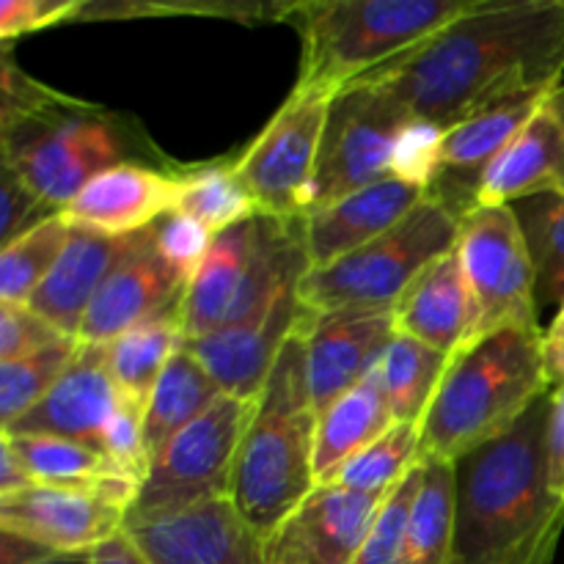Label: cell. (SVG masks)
Listing matches in <instances>:
<instances>
[{"label": "cell", "mask_w": 564, "mask_h": 564, "mask_svg": "<svg viewBox=\"0 0 564 564\" xmlns=\"http://www.w3.org/2000/svg\"><path fill=\"white\" fill-rule=\"evenodd\" d=\"M72 226L61 215L44 220L0 251V303L28 306L69 242Z\"/></svg>", "instance_id": "d6a6232c"}, {"label": "cell", "mask_w": 564, "mask_h": 564, "mask_svg": "<svg viewBox=\"0 0 564 564\" xmlns=\"http://www.w3.org/2000/svg\"><path fill=\"white\" fill-rule=\"evenodd\" d=\"M176 213L198 220L213 235H220L242 220L257 218L259 204L237 176L235 163H218L185 174V191L176 204Z\"/></svg>", "instance_id": "1f68e13d"}, {"label": "cell", "mask_w": 564, "mask_h": 564, "mask_svg": "<svg viewBox=\"0 0 564 564\" xmlns=\"http://www.w3.org/2000/svg\"><path fill=\"white\" fill-rule=\"evenodd\" d=\"M77 347H80V339H64L36 356L0 364V424L3 427L14 424L22 413L47 397V391L69 369Z\"/></svg>", "instance_id": "e575fe53"}, {"label": "cell", "mask_w": 564, "mask_h": 564, "mask_svg": "<svg viewBox=\"0 0 564 564\" xmlns=\"http://www.w3.org/2000/svg\"><path fill=\"white\" fill-rule=\"evenodd\" d=\"M83 0H3L0 3V39L6 44L22 33L77 22Z\"/></svg>", "instance_id": "ab89813d"}, {"label": "cell", "mask_w": 564, "mask_h": 564, "mask_svg": "<svg viewBox=\"0 0 564 564\" xmlns=\"http://www.w3.org/2000/svg\"><path fill=\"white\" fill-rule=\"evenodd\" d=\"M336 91L297 86L275 110L257 141L235 160V171L251 191L259 213L273 218H306L314 207L319 152Z\"/></svg>", "instance_id": "30bf717a"}, {"label": "cell", "mask_w": 564, "mask_h": 564, "mask_svg": "<svg viewBox=\"0 0 564 564\" xmlns=\"http://www.w3.org/2000/svg\"><path fill=\"white\" fill-rule=\"evenodd\" d=\"M251 413L253 402L224 394L202 419L182 430L152 463L127 521L229 499L237 449Z\"/></svg>", "instance_id": "9c48e42d"}, {"label": "cell", "mask_w": 564, "mask_h": 564, "mask_svg": "<svg viewBox=\"0 0 564 564\" xmlns=\"http://www.w3.org/2000/svg\"><path fill=\"white\" fill-rule=\"evenodd\" d=\"M50 556L58 554L42 549V545H36L33 540L0 529V564H36L50 560Z\"/></svg>", "instance_id": "7bdbcfd3"}, {"label": "cell", "mask_w": 564, "mask_h": 564, "mask_svg": "<svg viewBox=\"0 0 564 564\" xmlns=\"http://www.w3.org/2000/svg\"><path fill=\"white\" fill-rule=\"evenodd\" d=\"M124 402L108 367L105 345L80 341L69 369L47 391L39 405L22 413L0 433L11 435H55L99 449L110 419Z\"/></svg>", "instance_id": "ac0fdd59"}, {"label": "cell", "mask_w": 564, "mask_h": 564, "mask_svg": "<svg viewBox=\"0 0 564 564\" xmlns=\"http://www.w3.org/2000/svg\"><path fill=\"white\" fill-rule=\"evenodd\" d=\"M124 135L102 108L50 91L11 61L3 64V165L44 202L64 209L94 176L130 163Z\"/></svg>", "instance_id": "5b68a950"}, {"label": "cell", "mask_w": 564, "mask_h": 564, "mask_svg": "<svg viewBox=\"0 0 564 564\" xmlns=\"http://www.w3.org/2000/svg\"><path fill=\"white\" fill-rule=\"evenodd\" d=\"M180 306L182 303H176L169 312L135 325L132 330L121 334L119 339L105 345L116 386L124 394V400H130L141 411H147L160 375L165 372L176 350L185 345Z\"/></svg>", "instance_id": "83f0119b"}, {"label": "cell", "mask_w": 564, "mask_h": 564, "mask_svg": "<svg viewBox=\"0 0 564 564\" xmlns=\"http://www.w3.org/2000/svg\"><path fill=\"white\" fill-rule=\"evenodd\" d=\"M72 339L28 306L0 303V364L36 356L58 341Z\"/></svg>", "instance_id": "f35d334b"}, {"label": "cell", "mask_w": 564, "mask_h": 564, "mask_svg": "<svg viewBox=\"0 0 564 564\" xmlns=\"http://www.w3.org/2000/svg\"><path fill=\"white\" fill-rule=\"evenodd\" d=\"M147 235L149 229L130 237H105L97 231L72 229L64 253L42 281V286L33 292L28 308L55 325L64 336L77 339L83 317L97 292L102 290L108 275L141 246Z\"/></svg>", "instance_id": "603a6c76"}, {"label": "cell", "mask_w": 564, "mask_h": 564, "mask_svg": "<svg viewBox=\"0 0 564 564\" xmlns=\"http://www.w3.org/2000/svg\"><path fill=\"white\" fill-rule=\"evenodd\" d=\"M543 330L505 325L474 336L449 358L419 422L422 460H449L499 438L549 394Z\"/></svg>", "instance_id": "3957f363"}, {"label": "cell", "mask_w": 564, "mask_h": 564, "mask_svg": "<svg viewBox=\"0 0 564 564\" xmlns=\"http://www.w3.org/2000/svg\"><path fill=\"white\" fill-rule=\"evenodd\" d=\"M306 317L308 308L301 303L295 286L253 323L231 325L207 336H193V339H185V347L204 364L209 378L226 397L257 402L281 350L290 336L306 323Z\"/></svg>", "instance_id": "e0dca14e"}, {"label": "cell", "mask_w": 564, "mask_h": 564, "mask_svg": "<svg viewBox=\"0 0 564 564\" xmlns=\"http://www.w3.org/2000/svg\"><path fill=\"white\" fill-rule=\"evenodd\" d=\"M36 479L28 474V468L22 466V460L17 457V452L11 449V444L6 438H0V499L6 496H17L22 490L33 488Z\"/></svg>", "instance_id": "b9f144b4"}, {"label": "cell", "mask_w": 564, "mask_h": 564, "mask_svg": "<svg viewBox=\"0 0 564 564\" xmlns=\"http://www.w3.org/2000/svg\"><path fill=\"white\" fill-rule=\"evenodd\" d=\"M91 560L94 564H152L143 556V551L132 543V538L127 532L116 534L108 543L94 549Z\"/></svg>", "instance_id": "ee69618b"}, {"label": "cell", "mask_w": 564, "mask_h": 564, "mask_svg": "<svg viewBox=\"0 0 564 564\" xmlns=\"http://www.w3.org/2000/svg\"><path fill=\"white\" fill-rule=\"evenodd\" d=\"M422 463L419 424H394L383 438L369 444L356 457L330 474L325 482L339 485L352 494L391 496L397 485ZM319 485V482H317Z\"/></svg>", "instance_id": "4dcf8cb0"}, {"label": "cell", "mask_w": 564, "mask_h": 564, "mask_svg": "<svg viewBox=\"0 0 564 564\" xmlns=\"http://www.w3.org/2000/svg\"><path fill=\"white\" fill-rule=\"evenodd\" d=\"M124 532L152 564H264L262 538L229 499L127 521Z\"/></svg>", "instance_id": "2e32d148"}, {"label": "cell", "mask_w": 564, "mask_h": 564, "mask_svg": "<svg viewBox=\"0 0 564 564\" xmlns=\"http://www.w3.org/2000/svg\"><path fill=\"white\" fill-rule=\"evenodd\" d=\"M538 273V306L564 303V196H538L512 204Z\"/></svg>", "instance_id": "836d02e7"}, {"label": "cell", "mask_w": 564, "mask_h": 564, "mask_svg": "<svg viewBox=\"0 0 564 564\" xmlns=\"http://www.w3.org/2000/svg\"><path fill=\"white\" fill-rule=\"evenodd\" d=\"M455 554V463L422 460L402 540L400 564H452Z\"/></svg>", "instance_id": "f1b7e54d"}, {"label": "cell", "mask_w": 564, "mask_h": 564, "mask_svg": "<svg viewBox=\"0 0 564 564\" xmlns=\"http://www.w3.org/2000/svg\"><path fill=\"white\" fill-rule=\"evenodd\" d=\"M427 187L389 176L303 218L308 264L328 268L336 259L378 240L427 198Z\"/></svg>", "instance_id": "7402d4cb"}, {"label": "cell", "mask_w": 564, "mask_h": 564, "mask_svg": "<svg viewBox=\"0 0 564 564\" xmlns=\"http://www.w3.org/2000/svg\"><path fill=\"white\" fill-rule=\"evenodd\" d=\"M389 496L319 482L262 538L264 564H352Z\"/></svg>", "instance_id": "4fadbf2b"}, {"label": "cell", "mask_w": 564, "mask_h": 564, "mask_svg": "<svg viewBox=\"0 0 564 564\" xmlns=\"http://www.w3.org/2000/svg\"><path fill=\"white\" fill-rule=\"evenodd\" d=\"M220 397H224V391L209 378L204 364L182 345L169 361L165 372L160 375L152 400L143 411V441H147L149 463L158 460L160 452L182 430L191 427L196 419H202Z\"/></svg>", "instance_id": "484cf974"}, {"label": "cell", "mask_w": 564, "mask_h": 564, "mask_svg": "<svg viewBox=\"0 0 564 564\" xmlns=\"http://www.w3.org/2000/svg\"><path fill=\"white\" fill-rule=\"evenodd\" d=\"M61 215L55 204L44 202L14 169H0V248L14 242L17 237L28 235L44 220Z\"/></svg>", "instance_id": "8d00e7d4"}, {"label": "cell", "mask_w": 564, "mask_h": 564, "mask_svg": "<svg viewBox=\"0 0 564 564\" xmlns=\"http://www.w3.org/2000/svg\"><path fill=\"white\" fill-rule=\"evenodd\" d=\"M455 248L479 303V334L505 325L543 330L538 319V273L516 209L474 207L460 220Z\"/></svg>", "instance_id": "7c38bea8"}, {"label": "cell", "mask_w": 564, "mask_h": 564, "mask_svg": "<svg viewBox=\"0 0 564 564\" xmlns=\"http://www.w3.org/2000/svg\"><path fill=\"white\" fill-rule=\"evenodd\" d=\"M411 116L375 88L350 83L330 102L314 180V209L394 176Z\"/></svg>", "instance_id": "8fae6325"}, {"label": "cell", "mask_w": 564, "mask_h": 564, "mask_svg": "<svg viewBox=\"0 0 564 564\" xmlns=\"http://www.w3.org/2000/svg\"><path fill=\"white\" fill-rule=\"evenodd\" d=\"M185 174H165L141 163H121L94 176L64 209L61 218L72 229L105 237H130L152 229L165 215L176 213Z\"/></svg>", "instance_id": "d6986e66"}, {"label": "cell", "mask_w": 564, "mask_h": 564, "mask_svg": "<svg viewBox=\"0 0 564 564\" xmlns=\"http://www.w3.org/2000/svg\"><path fill=\"white\" fill-rule=\"evenodd\" d=\"M17 452L22 466L28 468L36 485H55V488H88L108 496L110 501L124 507L135 505L141 482L121 474L99 449L77 444L55 435H11L0 433Z\"/></svg>", "instance_id": "d4e9b609"}, {"label": "cell", "mask_w": 564, "mask_h": 564, "mask_svg": "<svg viewBox=\"0 0 564 564\" xmlns=\"http://www.w3.org/2000/svg\"><path fill=\"white\" fill-rule=\"evenodd\" d=\"M545 455H549L551 490L564 501V389H551Z\"/></svg>", "instance_id": "60d3db41"}, {"label": "cell", "mask_w": 564, "mask_h": 564, "mask_svg": "<svg viewBox=\"0 0 564 564\" xmlns=\"http://www.w3.org/2000/svg\"><path fill=\"white\" fill-rule=\"evenodd\" d=\"M477 0H301L284 22L297 28V86L339 94L350 83L413 53L474 9Z\"/></svg>", "instance_id": "8992f818"}, {"label": "cell", "mask_w": 564, "mask_h": 564, "mask_svg": "<svg viewBox=\"0 0 564 564\" xmlns=\"http://www.w3.org/2000/svg\"><path fill=\"white\" fill-rule=\"evenodd\" d=\"M564 75V0H477L413 53L361 77L411 119L449 130Z\"/></svg>", "instance_id": "6da1fadb"}, {"label": "cell", "mask_w": 564, "mask_h": 564, "mask_svg": "<svg viewBox=\"0 0 564 564\" xmlns=\"http://www.w3.org/2000/svg\"><path fill=\"white\" fill-rule=\"evenodd\" d=\"M36 564H94V560L91 554H58Z\"/></svg>", "instance_id": "7dc6e473"}, {"label": "cell", "mask_w": 564, "mask_h": 564, "mask_svg": "<svg viewBox=\"0 0 564 564\" xmlns=\"http://www.w3.org/2000/svg\"><path fill=\"white\" fill-rule=\"evenodd\" d=\"M127 510L88 488L33 485L0 499V529L33 540L53 554H91L124 532Z\"/></svg>", "instance_id": "9a60e30c"}, {"label": "cell", "mask_w": 564, "mask_h": 564, "mask_svg": "<svg viewBox=\"0 0 564 564\" xmlns=\"http://www.w3.org/2000/svg\"><path fill=\"white\" fill-rule=\"evenodd\" d=\"M419 479H422V463L402 479L394 488V494L386 499L383 510H380L378 523L369 532L367 543L358 551L352 564H400L402 556V540H405L408 516H411L413 496H416Z\"/></svg>", "instance_id": "d590c367"}, {"label": "cell", "mask_w": 564, "mask_h": 564, "mask_svg": "<svg viewBox=\"0 0 564 564\" xmlns=\"http://www.w3.org/2000/svg\"><path fill=\"white\" fill-rule=\"evenodd\" d=\"M394 336V312L336 308L308 314L303 339L308 391L317 413H325L339 397L364 383Z\"/></svg>", "instance_id": "5bb4252c"}, {"label": "cell", "mask_w": 564, "mask_h": 564, "mask_svg": "<svg viewBox=\"0 0 564 564\" xmlns=\"http://www.w3.org/2000/svg\"><path fill=\"white\" fill-rule=\"evenodd\" d=\"M545 372L551 389H564V345H545Z\"/></svg>", "instance_id": "f6af8a7d"}, {"label": "cell", "mask_w": 564, "mask_h": 564, "mask_svg": "<svg viewBox=\"0 0 564 564\" xmlns=\"http://www.w3.org/2000/svg\"><path fill=\"white\" fill-rule=\"evenodd\" d=\"M394 416L386 402L383 389L369 375L364 383L347 391L317 422V449H314V474L317 482H325L334 471H339L350 457L367 449L378 438H383L394 427Z\"/></svg>", "instance_id": "4316f807"}, {"label": "cell", "mask_w": 564, "mask_h": 564, "mask_svg": "<svg viewBox=\"0 0 564 564\" xmlns=\"http://www.w3.org/2000/svg\"><path fill=\"white\" fill-rule=\"evenodd\" d=\"M397 334L455 356L479 336V303L466 279L457 248L435 259L394 306Z\"/></svg>", "instance_id": "cb8c5ba5"}, {"label": "cell", "mask_w": 564, "mask_h": 564, "mask_svg": "<svg viewBox=\"0 0 564 564\" xmlns=\"http://www.w3.org/2000/svg\"><path fill=\"white\" fill-rule=\"evenodd\" d=\"M460 215L427 196L405 220L328 268H308L297 297L308 312L372 308L394 312L408 286L457 246Z\"/></svg>", "instance_id": "ba28073f"}, {"label": "cell", "mask_w": 564, "mask_h": 564, "mask_svg": "<svg viewBox=\"0 0 564 564\" xmlns=\"http://www.w3.org/2000/svg\"><path fill=\"white\" fill-rule=\"evenodd\" d=\"M213 231L182 213H171L154 224V246H158L160 257L185 281H191L196 270L202 268L209 248H213Z\"/></svg>", "instance_id": "74e56055"}, {"label": "cell", "mask_w": 564, "mask_h": 564, "mask_svg": "<svg viewBox=\"0 0 564 564\" xmlns=\"http://www.w3.org/2000/svg\"><path fill=\"white\" fill-rule=\"evenodd\" d=\"M545 345H564V303L556 308V317L551 319L549 328L543 330Z\"/></svg>", "instance_id": "bcb514c9"}, {"label": "cell", "mask_w": 564, "mask_h": 564, "mask_svg": "<svg viewBox=\"0 0 564 564\" xmlns=\"http://www.w3.org/2000/svg\"><path fill=\"white\" fill-rule=\"evenodd\" d=\"M187 281L160 257L154 226L141 246L108 275L88 306L77 339L86 345H110L135 325L182 303Z\"/></svg>", "instance_id": "44dd1931"}, {"label": "cell", "mask_w": 564, "mask_h": 564, "mask_svg": "<svg viewBox=\"0 0 564 564\" xmlns=\"http://www.w3.org/2000/svg\"><path fill=\"white\" fill-rule=\"evenodd\" d=\"M303 328L306 323L281 350L237 449L229 501L259 538L273 532L317 488L319 413L308 391Z\"/></svg>", "instance_id": "277c9868"}, {"label": "cell", "mask_w": 564, "mask_h": 564, "mask_svg": "<svg viewBox=\"0 0 564 564\" xmlns=\"http://www.w3.org/2000/svg\"><path fill=\"white\" fill-rule=\"evenodd\" d=\"M449 358L405 334H397L389 341L372 375L383 389L397 424L422 422Z\"/></svg>", "instance_id": "f546056e"}, {"label": "cell", "mask_w": 564, "mask_h": 564, "mask_svg": "<svg viewBox=\"0 0 564 564\" xmlns=\"http://www.w3.org/2000/svg\"><path fill=\"white\" fill-rule=\"evenodd\" d=\"M551 391L507 433L455 460L452 564H551L564 501L551 490Z\"/></svg>", "instance_id": "7a4b0ae2"}, {"label": "cell", "mask_w": 564, "mask_h": 564, "mask_svg": "<svg viewBox=\"0 0 564 564\" xmlns=\"http://www.w3.org/2000/svg\"><path fill=\"white\" fill-rule=\"evenodd\" d=\"M308 268L303 218L259 213L220 231L182 295L185 339L253 323L295 290Z\"/></svg>", "instance_id": "52a82bcc"}, {"label": "cell", "mask_w": 564, "mask_h": 564, "mask_svg": "<svg viewBox=\"0 0 564 564\" xmlns=\"http://www.w3.org/2000/svg\"><path fill=\"white\" fill-rule=\"evenodd\" d=\"M538 196H564V80L485 171L477 207H512Z\"/></svg>", "instance_id": "ffe728a7"}]
</instances>
